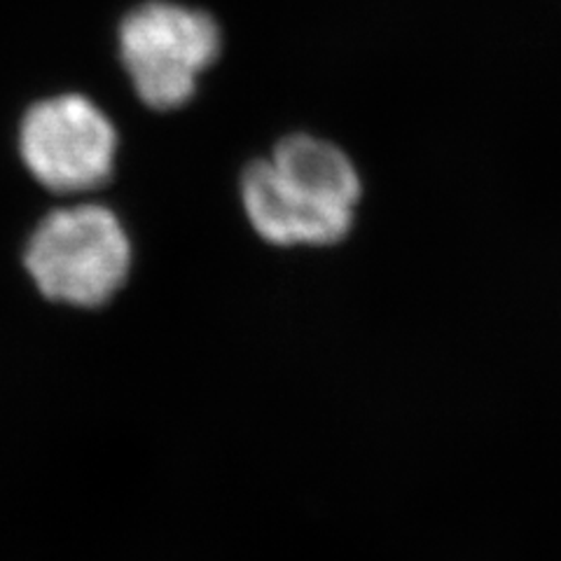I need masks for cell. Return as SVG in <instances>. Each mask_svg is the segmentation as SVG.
I'll return each mask as SVG.
<instances>
[{"label": "cell", "mask_w": 561, "mask_h": 561, "mask_svg": "<svg viewBox=\"0 0 561 561\" xmlns=\"http://www.w3.org/2000/svg\"><path fill=\"white\" fill-rule=\"evenodd\" d=\"M363 183L348 154L325 138L293 134L245 167L241 204L274 245H332L356 222Z\"/></svg>", "instance_id": "6da1fadb"}, {"label": "cell", "mask_w": 561, "mask_h": 561, "mask_svg": "<svg viewBox=\"0 0 561 561\" xmlns=\"http://www.w3.org/2000/svg\"><path fill=\"white\" fill-rule=\"evenodd\" d=\"M131 239L111 208L80 204L49 214L28 239L24 265L49 300L94 309L127 284Z\"/></svg>", "instance_id": "7a4b0ae2"}, {"label": "cell", "mask_w": 561, "mask_h": 561, "mask_svg": "<svg viewBox=\"0 0 561 561\" xmlns=\"http://www.w3.org/2000/svg\"><path fill=\"white\" fill-rule=\"evenodd\" d=\"M117 51L136 96L169 113L197 94L199 78L220 57L222 33L204 10L148 0L119 22Z\"/></svg>", "instance_id": "3957f363"}, {"label": "cell", "mask_w": 561, "mask_h": 561, "mask_svg": "<svg viewBox=\"0 0 561 561\" xmlns=\"http://www.w3.org/2000/svg\"><path fill=\"white\" fill-rule=\"evenodd\" d=\"M117 129L82 94L51 96L24 115L20 150L33 179L57 195L99 190L113 179Z\"/></svg>", "instance_id": "277c9868"}]
</instances>
